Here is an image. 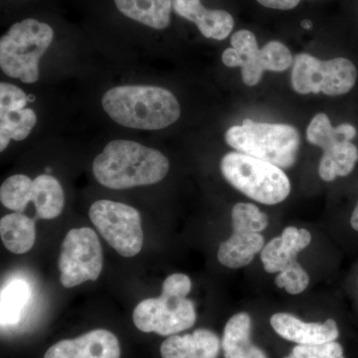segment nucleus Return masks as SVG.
Here are the masks:
<instances>
[{"mask_svg": "<svg viewBox=\"0 0 358 358\" xmlns=\"http://www.w3.org/2000/svg\"><path fill=\"white\" fill-rule=\"evenodd\" d=\"M169 169V159L159 150L126 140L110 141L93 162L98 182L117 190L155 185Z\"/></svg>", "mask_w": 358, "mask_h": 358, "instance_id": "obj_1", "label": "nucleus"}, {"mask_svg": "<svg viewBox=\"0 0 358 358\" xmlns=\"http://www.w3.org/2000/svg\"><path fill=\"white\" fill-rule=\"evenodd\" d=\"M102 105L115 122L128 128L164 129L180 117L176 96L160 87H115L103 95Z\"/></svg>", "mask_w": 358, "mask_h": 358, "instance_id": "obj_2", "label": "nucleus"}, {"mask_svg": "<svg viewBox=\"0 0 358 358\" xmlns=\"http://www.w3.org/2000/svg\"><path fill=\"white\" fill-rule=\"evenodd\" d=\"M192 280L185 274L169 275L159 298L141 301L133 313L134 326L143 333L171 336L186 331L196 322L194 303L187 298Z\"/></svg>", "mask_w": 358, "mask_h": 358, "instance_id": "obj_3", "label": "nucleus"}, {"mask_svg": "<svg viewBox=\"0 0 358 358\" xmlns=\"http://www.w3.org/2000/svg\"><path fill=\"white\" fill-rule=\"evenodd\" d=\"M227 145L242 154L289 169L298 157L301 145L298 129L289 124L256 122L245 119L241 126L231 127L225 134Z\"/></svg>", "mask_w": 358, "mask_h": 358, "instance_id": "obj_4", "label": "nucleus"}, {"mask_svg": "<svg viewBox=\"0 0 358 358\" xmlns=\"http://www.w3.org/2000/svg\"><path fill=\"white\" fill-rule=\"evenodd\" d=\"M221 173L233 187L266 205L281 203L291 192V182L282 169L242 152H229L220 162Z\"/></svg>", "mask_w": 358, "mask_h": 358, "instance_id": "obj_5", "label": "nucleus"}, {"mask_svg": "<svg viewBox=\"0 0 358 358\" xmlns=\"http://www.w3.org/2000/svg\"><path fill=\"white\" fill-rule=\"evenodd\" d=\"M54 38L53 29L36 20L15 23L0 39V67L8 77L32 84L39 78V61Z\"/></svg>", "mask_w": 358, "mask_h": 358, "instance_id": "obj_6", "label": "nucleus"}, {"mask_svg": "<svg viewBox=\"0 0 358 358\" xmlns=\"http://www.w3.org/2000/svg\"><path fill=\"white\" fill-rule=\"evenodd\" d=\"M232 47L222 54L224 65L241 67L242 79L247 86H255L262 79L265 71L284 72L293 62V56L286 45L270 41L259 49L254 33L243 29L231 37Z\"/></svg>", "mask_w": 358, "mask_h": 358, "instance_id": "obj_7", "label": "nucleus"}, {"mask_svg": "<svg viewBox=\"0 0 358 358\" xmlns=\"http://www.w3.org/2000/svg\"><path fill=\"white\" fill-rule=\"evenodd\" d=\"M357 79V67L348 59L322 61L310 54H299L294 60L292 87L301 95H345L355 87Z\"/></svg>", "mask_w": 358, "mask_h": 358, "instance_id": "obj_8", "label": "nucleus"}, {"mask_svg": "<svg viewBox=\"0 0 358 358\" xmlns=\"http://www.w3.org/2000/svg\"><path fill=\"white\" fill-rule=\"evenodd\" d=\"M90 219L103 239L122 257H134L141 251L143 231L140 212L134 207L98 200L89 211Z\"/></svg>", "mask_w": 358, "mask_h": 358, "instance_id": "obj_9", "label": "nucleus"}, {"mask_svg": "<svg viewBox=\"0 0 358 358\" xmlns=\"http://www.w3.org/2000/svg\"><path fill=\"white\" fill-rule=\"evenodd\" d=\"M58 267L65 288L96 281L103 270V251L95 231L88 227L70 230L61 247Z\"/></svg>", "mask_w": 358, "mask_h": 358, "instance_id": "obj_10", "label": "nucleus"}, {"mask_svg": "<svg viewBox=\"0 0 358 358\" xmlns=\"http://www.w3.org/2000/svg\"><path fill=\"white\" fill-rule=\"evenodd\" d=\"M29 99L15 85L0 84V152H3L11 140H25L37 122L32 109H25Z\"/></svg>", "mask_w": 358, "mask_h": 358, "instance_id": "obj_11", "label": "nucleus"}, {"mask_svg": "<svg viewBox=\"0 0 358 358\" xmlns=\"http://www.w3.org/2000/svg\"><path fill=\"white\" fill-rule=\"evenodd\" d=\"M119 339L107 329H98L52 345L44 358H120Z\"/></svg>", "mask_w": 358, "mask_h": 358, "instance_id": "obj_12", "label": "nucleus"}, {"mask_svg": "<svg viewBox=\"0 0 358 358\" xmlns=\"http://www.w3.org/2000/svg\"><path fill=\"white\" fill-rule=\"evenodd\" d=\"M273 329L281 338L296 345H320L336 341L339 331L336 320L324 322H305L288 313H277L270 319Z\"/></svg>", "mask_w": 358, "mask_h": 358, "instance_id": "obj_13", "label": "nucleus"}, {"mask_svg": "<svg viewBox=\"0 0 358 358\" xmlns=\"http://www.w3.org/2000/svg\"><path fill=\"white\" fill-rule=\"evenodd\" d=\"M310 242V231L294 226L285 228L281 236L271 240L261 251V260L266 272L275 274L293 265L298 261L299 254L308 248Z\"/></svg>", "mask_w": 358, "mask_h": 358, "instance_id": "obj_14", "label": "nucleus"}, {"mask_svg": "<svg viewBox=\"0 0 358 358\" xmlns=\"http://www.w3.org/2000/svg\"><path fill=\"white\" fill-rule=\"evenodd\" d=\"M173 8L180 17L195 23L206 38L224 40L234 27V20L230 13L206 9L200 0H173Z\"/></svg>", "mask_w": 358, "mask_h": 358, "instance_id": "obj_15", "label": "nucleus"}, {"mask_svg": "<svg viewBox=\"0 0 358 358\" xmlns=\"http://www.w3.org/2000/svg\"><path fill=\"white\" fill-rule=\"evenodd\" d=\"M221 348L217 334L199 329L192 334L167 338L160 346V355L162 358H217Z\"/></svg>", "mask_w": 358, "mask_h": 358, "instance_id": "obj_16", "label": "nucleus"}, {"mask_svg": "<svg viewBox=\"0 0 358 358\" xmlns=\"http://www.w3.org/2000/svg\"><path fill=\"white\" fill-rule=\"evenodd\" d=\"M264 246L265 239L261 233L233 231L230 238L219 246V263L231 268L246 267L262 251Z\"/></svg>", "mask_w": 358, "mask_h": 358, "instance_id": "obj_17", "label": "nucleus"}, {"mask_svg": "<svg viewBox=\"0 0 358 358\" xmlns=\"http://www.w3.org/2000/svg\"><path fill=\"white\" fill-rule=\"evenodd\" d=\"M320 159L319 173L322 180L334 181L352 173L358 160V148L352 140L341 138L324 148Z\"/></svg>", "mask_w": 358, "mask_h": 358, "instance_id": "obj_18", "label": "nucleus"}, {"mask_svg": "<svg viewBox=\"0 0 358 358\" xmlns=\"http://www.w3.org/2000/svg\"><path fill=\"white\" fill-rule=\"evenodd\" d=\"M115 3L127 17L154 29H164L171 23L173 0H115Z\"/></svg>", "mask_w": 358, "mask_h": 358, "instance_id": "obj_19", "label": "nucleus"}, {"mask_svg": "<svg viewBox=\"0 0 358 358\" xmlns=\"http://www.w3.org/2000/svg\"><path fill=\"white\" fill-rule=\"evenodd\" d=\"M0 236L2 243L11 253H27L36 239L35 220L20 212L8 214L0 220Z\"/></svg>", "mask_w": 358, "mask_h": 358, "instance_id": "obj_20", "label": "nucleus"}, {"mask_svg": "<svg viewBox=\"0 0 358 358\" xmlns=\"http://www.w3.org/2000/svg\"><path fill=\"white\" fill-rule=\"evenodd\" d=\"M31 202L37 218L54 219L62 213L65 195L60 182L49 174H41L33 180Z\"/></svg>", "mask_w": 358, "mask_h": 358, "instance_id": "obj_21", "label": "nucleus"}, {"mask_svg": "<svg viewBox=\"0 0 358 358\" xmlns=\"http://www.w3.org/2000/svg\"><path fill=\"white\" fill-rule=\"evenodd\" d=\"M252 319L249 313L242 312L233 315L224 329L221 341L224 357L248 358L255 348L251 341Z\"/></svg>", "mask_w": 358, "mask_h": 358, "instance_id": "obj_22", "label": "nucleus"}, {"mask_svg": "<svg viewBox=\"0 0 358 358\" xmlns=\"http://www.w3.org/2000/svg\"><path fill=\"white\" fill-rule=\"evenodd\" d=\"M29 299V285L24 280H13L2 288L0 296L1 327L18 324Z\"/></svg>", "mask_w": 358, "mask_h": 358, "instance_id": "obj_23", "label": "nucleus"}, {"mask_svg": "<svg viewBox=\"0 0 358 358\" xmlns=\"http://www.w3.org/2000/svg\"><path fill=\"white\" fill-rule=\"evenodd\" d=\"M357 134V129L350 124H341L334 128L329 117L322 113L313 117L307 129L308 143L317 145L322 150L339 138H348L353 140Z\"/></svg>", "mask_w": 358, "mask_h": 358, "instance_id": "obj_24", "label": "nucleus"}, {"mask_svg": "<svg viewBox=\"0 0 358 358\" xmlns=\"http://www.w3.org/2000/svg\"><path fill=\"white\" fill-rule=\"evenodd\" d=\"M33 180L24 174H15L2 183L0 201L7 209L22 213L31 202Z\"/></svg>", "mask_w": 358, "mask_h": 358, "instance_id": "obj_25", "label": "nucleus"}, {"mask_svg": "<svg viewBox=\"0 0 358 358\" xmlns=\"http://www.w3.org/2000/svg\"><path fill=\"white\" fill-rule=\"evenodd\" d=\"M233 231L261 233L268 225L267 214L252 203H237L233 206Z\"/></svg>", "mask_w": 358, "mask_h": 358, "instance_id": "obj_26", "label": "nucleus"}, {"mask_svg": "<svg viewBox=\"0 0 358 358\" xmlns=\"http://www.w3.org/2000/svg\"><path fill=\"white\" fill-rule=\"evenodd\" d=\"M275 282L279 288L286 289L287 293L299 294L303 293L310 285V275L296 261L280 272L275 277Z\"/></svg>", "mask_w": 358, "mask_h": 358, "instance_id": "obj_27", "label": "nucleus"}, {"mask_svg": "<svg viewBox=\"0 0 358 358\" xmlns=\"http://www.w3.org/2000/svg\"><path fill=\"white\" fill-rule=\"evenodd\" d=\"M285 358H345L343 348L336 341L320 343V345H308L294 346L291 355Z\"/></svg>", "mask_w": 358, "mask_h": 358, "instance_id": "obj_28", "label": "nucleus"}, {"mask_svg": "<svg viewBox=\"0 0 358 358\" xmlns=\"http://www.w3.org/2000/svg\"><path fill=\"white\" fill-rule=\"evenodd\" d=\"M261 6L268 8L291 10L300 3L301 0H257Z\"/></svg>", "mask_w": 358, "mask_h": 358, "instance_id": "obj_29", "label": "nucleus"}, {"mask_svg": "<svg viewBox=\"0 0 358 358\" xmlns=\"http://www.w3.org/2000/svg\"><path fill=\"white\" fill-rule=\"evenodd\" d=\"M350 225L355 231H358V201L357 205H355V210H353L352 214V217H350Z\"/></svg>", "mask_w": 358, "mask_h": 358, "instance_id": "obj_30", "label": "nucleus"}, {"mask_svg": "<svg viewBox=\"0 0 358 358\" xmlns=\"http://www.w3.org/2000/svg\"><path fill=\"white\" fill-rule=\"evenodd\" d=\"M301 27L305 28V29H310V28H312L313 23L310 20H303L301 21Z\"/></svg>", "mask_w": 358, "mask_h": 358, "instance_id": "obj_31", "label": "nucleus"}, {"mask_svg": "<svg viewBox=\"0 0 358 358\" xmlns=\"http://www.w3.org/2000/svg\"><path fill=\"white\" fill-rule=\"evenodd\" d=\"M28 99H29V102H33V101H35V96L32 95H28Z\"/></svg>", "mask_w": 358, "mask_h": 358, "instance_id": "obj_32", "label": "nucleus"}]
</instances>
